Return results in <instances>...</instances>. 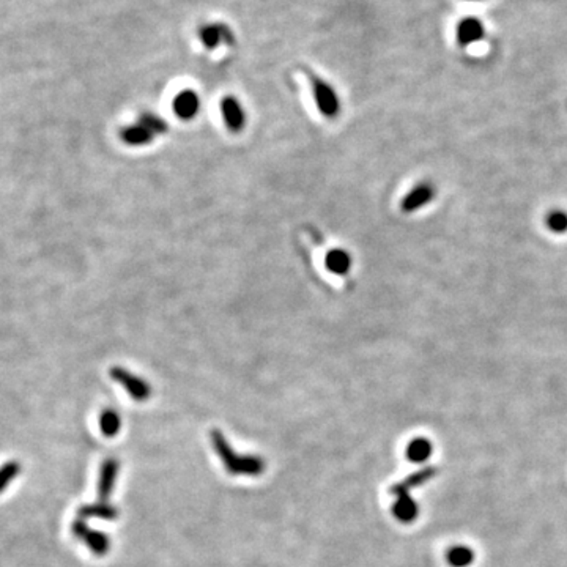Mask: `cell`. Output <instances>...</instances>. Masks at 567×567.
Masks as SVG:
<instances>
[{"instance_id": "obj_16", "label": "cell", "mask_w": 567, "mask_h": 567, "mask_svg": "<svg viewBox=\"0 0 567 567\" xmlns=\"http://www.w3.org/2000/svg\"><path fill=\"white\" fill-rule=\"evenodd\" d=\"M408 459L414 464H424L432 455V443L428 438H414L407 448Z\"/></svg>"}, {"instance_id": "obj_14", "label": "cell", "mask_w": 567, "mask_h": 567, "mask_svg": "<svg viewBox=\"0 0 567 567\" xmlns=\"http://www.w3.org/2000/svg\"><path fill=\"white\" fill-rule=\"evenodd\" d=\"M437 475V468L435 466H425V468H421L419 471L413 473V475L408 476L407 479H403L402 482L393 485V489H391V493L399 496V495H405L410 492V489L413 487H419V485H423L424 482L430 481L432 477Z\"/></svg>"}, {"instance_id": "obj_1", "label": "cell", "mask_w": 567, "mask_h": 567, "mask_svg": "<svg viewBox=\"0 0 567 567\" xmlns=\"http://www.w3.org/2000/svg\"><path fill=\"white\" fill-rule=\"evenodd\" d=\"M212 443L230 475L259 476L265 470V462L257 455H238L233 451L219 430L212 432Z\"/></svg>"}, {"instance_id": "obj_3", "label": "cell", "mask_w": 567, "mask_h": 567, "mask_svg": "<svg viewBox=\"0 0 567 567\" xmlns=\"http://www.w3.org/2000/svg\"><path fill=\"white\" fill-rule=\"evenodd\" d=\"M109 375L114 380V382L119 383L120 387H124V389L133 397L134 400L144 402V400H147L151 394L150 384L145 382L142 377H139L136 375V373L126 371L125 367H121V366L110 367Z\"/></svg>"}, {"instance_id": "obj_5", "label": "cell", "mask_w": 567, "mask_h": 567, "mask_svg": "<svg viewBox=\"0 0 567 567\" xmlns=\"http://www.w3.org/2000/svg\"><path fill=\"white\" fill-rule=\"evenodd\" d=\"M221 115L222 121L230 133H242L246 126V110H244L242 101L233 95H226L221 99Z\"/></svg>"}, {"instance_id": "obj_22", "label": "cell", "mask_w": 567, "mask_h": 567, "mask_svg": "<svg viewBox=\"0 0 567 567\" xmlns=\"http://www.w3.org/2000/svg\"><path fill=\"white\" fill-rule=\"evenodd\" d=\"M471 2H481V0H471Z\"/></svg>"}, {"instance_id": "obj_7", "label": "cell", "mask_w": 567, "mask_h": 567, "mask_svg": "<svg viewBox=\"0 0 567 567\" xmlns=\"http://www.w3.org/2000/svg\"><path fill=\"white\" fill-rule=\"evenodd\" d=\"M198 40L205 46L207 49H216L221 44L232 46L235 43V37L230 31L229 26L222 24V22H212V24H205L198 28Z\"/></svg>"}, {"instance_id": "obj_20", "label": "cell", "mask_w": 567, "mask_h": 567, "mask_svg": "<svg viewBox=\"0 0 567 567\" xmlns=\"http://www.w3.org/2000/svg\"><path fill=\"white\" fill-rule=\"evenodd\" d=\"M19 473L21 464L17 460H10L0 466V493H3V490L19 476Z\"/></svg>"}, {"instance_id": "obj_8", "label": "cell", "mask_w": 567, "mask_h": 567, "mask_svg": "<svg viewBox=\"0 0 567 567\" xmlns=\"http://www.w3.org/2000/svg\"><path fill=\"white\" fill-rule=\"evenodd\" d=\"M172 110L175 117L183 121L196 119L198 110H201V98H198L197 92L191 89L178 92L172 99Z\"/></svg>"}, {"instance_id": "obj_17", "label": "cell", "mask_w": 567, "mask_h": 567, "mask_svg": "<svg viewBox=\"0 0 567 567\" xmlns=\"http://www.w3.org/2000/svg\"><path fill=\"white\" fill-rule=\"evenodd\" d=\"M120 428H121V419H120V414L115 410L106 408V410H103L101 414H99V430H101V434L104 437L112 438L115 435H119Z\"/></svg>"}, {"instance_id": "obj_21", "label": "cell", "mask_w": 567, "mask_h": 567, "mask_svg": "<svg viewBox=\"0 0 567 567\" xmlns=\"http://www.w3.org/2000/svg\"><path fill=\"white\" fill-rule=\"evenodd\" d=\"M139 124H142L145 128H149V130L158 136V134H166L169 131V125L166 120H162L161 117H158L156 114H151V112H144L142 115L139 117Z\"/></svg>"}, {"instance_id": "obj_19", "label": "cell", "mask_w": 567, "mask_h": 567, "mask_svg": "<svg viewBox=\"0 0 567 567\" xmlns=\"http://www.w3.org/2000/svg\"><path fill=\"white\" fill-rule=\"evenodd\" d=\"M545 224L548 227V230L553 233H558V235H563L567 232V213L564 210H552L548 212L545 218Z\"/></svg>"}, {"instance_id": "obj_2", "label": "cell", "mask_w": 567, "mask_h": 567, "mask_svg": "<svg viewBox=\"0 0 567 567\" xmlns=\"http://www.w3.org/2000/svg\"><path fill=\"white\" fill-rule=\"evenodd\" d=\"M307 79L311 84V92L315 106H317L321 117L328 120H335L336 117L341 114L342 104L341 98H339L337 92L328 81L320 78L319 74L307 71Z\"/></svg>"}, {"instance_id": "obj_10", "label": "cell", "mask_w": 567, "mask_h": 567, "mask_svg": "<svg viewBox=\"0 0 567 567\" xmlns=\"http://www.w3.org/2000/svg\"><path fill=\"white\" fill-rule=\"evenodd\" d=\"M353 257L344 248H331L325 254V268L335 276H347L352 271Z\"/></svg>"}, {"instance_id": "obj_11", "label": "cell", "mask_w": 567, "mask_h": 567, "mask_svg": "<svg viewBox=\"0 0 567 567\" xmlns=\"http://www.w3.org/2000/svg\"><path fill=\"white\" fill-rule=\"evenodd\" d=\"M485 35L484 24L476 17H465L457 26V43L462 48H466L473 43L481 42Z\"/></svg>"}, {"instance_id": "obj_6", "label": "cell", "mask_w": 567, "mask_h": 567, "mask_svg": "<svg viewBox=\"0 0 567 567\" xmlns=\"http://www.w3.org/2000/svg\"><path fill=\"white\" fill-rule=\"evenodd\" d=\"M437 194V188L432 181H421L416 186L408 191V194L402 198L400 210L405 214H410L424 208L425 205L434 201Z\"/></svg>"}, {"instance_id": "obj_13", "label": "cell", "mask_w": 567, "mask_h": 567, "mask_svg": "<svg viewBox=\"0 0 567 567\" xmlns=\"http://www.w3.org/2000/svg\"><path fill=\"white\" fill-rule=\"evenodd\" d=\"M78 517L83 520L99 518V520H117L119 517V509L115 506L109 505L108 501H98L92 505H84L78 509Z\"/></svg>"}, {"instance_id": "obj_4", "label": "cell", "mask_w": 567, "mask_h": 567, "mask_svg": "<svg viewBox=\"0 0 567 567\" xmlns=\"http://www.w3.org/2000/svg\"><path fill=\"white\" fill-rule=\"evenodd\" d=\"M71 533L74 537H78V539H83L85 542V545L89 547L96 557H106L108 552L110 550L109 536L106 533H101V531L89 528V525H87L85 520L83 518H76L71 523Z\"/></svg>"}, {"instance_id": "obj_15", "label": "cell", "mask_w": 567, "mask_h": 567, "mask_svg": "<svg viewBox=\"0 0 567 567\" xmlns=\"http://www.w3.org/2000/svg\"><path fill=\"white\" fill-rule=\"evenodd\" d=\"M393 514L394 517L402 523H412L418 518L419 514V506L418 502L414 501L410 493L399 495L397 496V501L393 506Z\"/></svg>"}, {"instance_id": "obj_12", "label": "cell", "mask_w": 567, "mask_h": 567, "mask_svg": "<svg viewBox=\"0 0 567 567\" xmlns=\"http://www.w3.org/2000/svg\"><path fill=\"white\" fill-rule=\"evenodd\" d=\"M120 139H121V142L130 145V147H144V145H149L150 142H153L155 134L151 133L149 128H145L142 124H139L137 121V124L121 128Z\"/></svg>"}, {"instance_id": "obj_9", "label": "cell", "mask_w": 567, "mask_h": 567, "mask_svg": "<svg viewBox=\"0 0 567 567\" xmlns=\"http://www.w3.org/2000/svg\"><path fill=\"white\" fill-rule=\"evenodd\" d=\"M120 464L117 459H106L103 462L101 470H99V479H98V498L99 501H108L112 495L115 484H117V476H119Z\"/></svg>"}, {"instance_id": "obj_18", "label": "cell", "mask_w": 567, "mask_h": 567, "mask_svg": "<svg viewBox=\"0 0 567 567\" xmlns=\"http://www.w3.org/2000/svg\"><path fill=\"white\" fill-rule=\"evenodd\" d=\"M473 559H475V553L470 547L457 545L448 552V563L452 567H468Z\"/></svg>"}]
</instances>
